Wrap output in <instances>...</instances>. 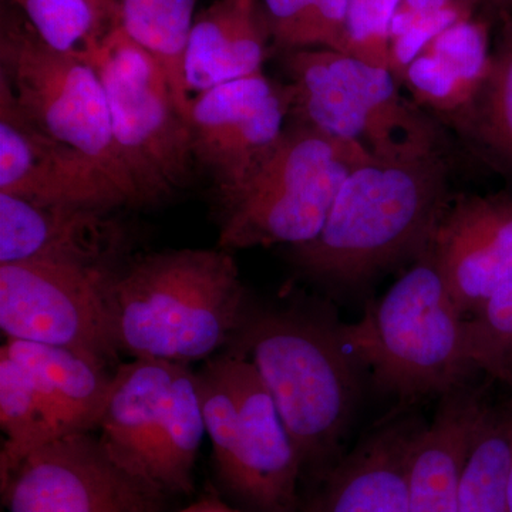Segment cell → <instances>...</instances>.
Wrapping results in <instances>:
<instances>
[{
    "label": "cell",
    "instance_id": "6da1fadb",
    "mask_svg": "<svg viewBox=\"0 0 512 512\" xmlns=\"http://www.w3.org/2000/svg\"><path fill=\"white\" fill-rule=\"evenodd\" d=\"M450 187L446 137L373 156L346 178L325 227L313 241L293 247L292 261L329 284L366 281L430 247L454 197Z\"/></svg>",
    "mask_w": 512,
    "mask_h": 512
},
{
    "label": "cell",
    "instance_id": "7a4b0ae2",
    "mask_svg": "<svg viewBox=\"0 0 512 512\" xmlns=\"http://www.w3.org/2000/svg\"><path fill=\"white\" fill-rule=\"evenodd\" d=\"M120 353L190 365L232 342L247 316L237 262L225 249L140 256L107 281Z\"/></svg>",
    "mask_w": 512,
    "mask_h": 512
},
{
    "label": "cell",
    "instance_id": "3957f363",
    "mask_svg": "<svg viewBox=\"0 0 512 512\" xmlns=\"http://www.w3.org/2000/svg\"><path fill=\"white\" fill-rule=\"evenodd\" d=\"M340 338L383 392L403 403L453 392L476 372L467 316L458 308L430 249L365 315L339 326Z\"/></svg>",
    "mask_w": 512,
    "mask_h": 512
},
{
    "label": "cell",
    "instance_id": "277c9868",
    "mask_svg": "<svg viewBox=\"0 0 512 512\" xmlns=\"http://www.w3.org/2000/svg\"><path fill=\"white\" fill-rule=\"evenodd\" d=\"M232 342L255 367L298 448L319 470L340 446L355 412L357 360L339 326L295 312L248 313Z\"/></svg>",
    "mask_w": 512,
    "mask_h": 512
},
{
    "label": "cell",
    "instance_id": "5b68a950",
    "mask_svg": "<svg viewBox=\"0 0 512 512\" xmlns=\"http://www.w3.org/2000/svg\"><path fill=\"white\" fill-rule=\"evenodd\" d=\"M372 154L298 121L241 190L221 201L218 248L225 251L313 241L346 178Z\"/></svg>",
    "mask_w": 512,
    "mask_h": 512
},
{
    "label": "cell",
    "instance_id": "8992f818",
    "mask_svg": "<svg viewBox=\"0 0 512 512\" xmlns=\"http://www.w3.org/2000/svg\"><path fill=\"white\" fill-rule=\"evenodd\" d=\"M0 90L40 133L73 148L109 175L131 207L143 205L114 138L103 83L90 60L50 49L25 16L3 13Z\"/></svg>",
    "mask_w": 512,
    "mask_h": 512
},
{
    "label": "cell",
    "instance_id": "52a82bcc",
    "mask_svg": "<svg viewBox=\"0 0 512 512\" xmlns=\"http://www.w3.org/2000/svg\"><path fill=\"white\" fill-rule=\"evenodd\" d=\"M285 56L291 121L360 144L375 157L444 138L439 120L403 96L389 69L328 49Z\"/></svg>",
    "mask_w": 512,
    "mask_h": 512
},
{
    "label": "cell",
    "instance_id": "ba28073f",
    "mask_svg": "<svg viewBox=\"0 0 512 512\" xmlns=\"http://www.w3.org/2000/svg\"><path fill=\"white\" fill-rule=\"evenodd\" d=\"M83 57L99 73L114 138L143 205L184 187L194 163L190 123L160 63L120 23Z\"/></svg>",
    "mask_w": 512,
    "mask_h": 512
},
{
    "label": "cell",
    "instance_id": "9c48e42d",
    "mask_svg": "<svg viewBox=\"0 0 512 512\" xmlns=\"http://www.w3.org/2000/svg\"><path fill=\"white\" fill-rule=\"evenodd\" d=\"M111 272L56 264L0 265V329L6 340L120 355L107 296Z\"/></svg>",
    "mask_w": 512,
    "mask_h": 512
},
{
    "label": "cell",
    "instance_id": "30bf717a",
    "mask_svg": "<svg viewBox=\"0 0 512 512\" xmlns=\"http://www.w3.org/2000/svg\"><path fill=\"white\" fill-rule=\"evenodd\" d=\"M0 484L6 512H161L165 495L117 463L92 433L36 448Z\"/></svg>",
    "mask_w": 512,
    "mask_h": 512
},
{
    "label": "cell",
    "instance_id": "8fae6325",
    "mask_svg": "<svg viewBox=\"0 0 512 512\" xmlns=\"http://www.w3.org/2000/svg\"><path fill=\"white\" fill-rule=\"evenodd\" d=\"M238 400L227 453L212 461L222 491L249 512H296L301 456L255 367L225 353Z\"/></svg>",
    "mask_w": 512,
    "mask_h": 512
},
{
    "label": "cell",
    "instance_id": "7c38bea8",
    "mask_svg": "<svg viewBox=\"0 0 512 512\" xmlns=\"http://www.w3.org/2000/svg\"><path fill=\"white\" fill-rule=\"evenodd\" d=\"M288 119L284 84L264 73L220 84L192 100V156L214 177L221 201L241 190L274 153Z\"/></svg>",
    "mask_w": 512,
    "mask_h": 512
},
{
    "label": "cell",
    "instance_id": "4fadbf2b",
    "mask_svg": "<svg viewBox=\"0 0 512 512\" xmlns=\"http://www.w3.org/2000/svg\"><path fill=\"white\" fill-rule=\"evenodd\" d=\"M0 192L36 204L111 212L131 205L96 164L40 133L0 90Z\"/></svg>",
    "mask_w": 512,
    "mask_h": 512
},
{
    "label": "cell",
    "instance_id": "5bb4252c",
    "mask_svg": "<svg viewBox=\"0 0 512 512\" xmlns=\"http://www.w3.org/2000/svg\"><path fill=\"white\" fill-rule=\"evenodd\" d=\"M430 252L464 315H474L512 279V197L454 195Z\"/></svg>",
    "mask_w": 512,
    "mask_h": 512
},
{
    "label": "cell",
    "instance_id": "9a60e30c",
    "mask_svg": "<svg viewBox=\"0 0 512 512\" xmlns=\"http://www.w3.org/2000/svg\"><path fill=\"white\" fill-rule=\"evenodd\" d=\"M124 232L110 212L0 192V265L56 264L113 272Z\"/></svg>",
    "mask_w": 512,
    "mask_h": 512
},
{
    "label": "cell",
    "instance_id": "2e32d148",
    "mask_svg": "<svg viewBox=\"0 0 512 512\" xmlns=\"http://www.w3.org/2000/svg\"><path fill=\"white\" fill-rule=\"evenodd\" d=\"M424 424H383L326 473L308 512H407L410 460Z\"/></svg>",
    "mask_w": 512,
    "mask_h": 512
},
{
    "label": "cell",
    "instance_id": "e0dca14e",
    "mask_svg": "<svg viewBox=\"0 0 512 512\" xmlns=\"http://www.w3.org/2000/svg\"><path fill=\"white\" fill-rule=\"evenodd\" d=\"M487 406L483 393L467 384L441 396L414 444L407 512H458L468 451Z\"/></svg>",
    "mask_w": 512,
    "mask_h": 512
},
{
    "label": "cell",
    "instance_id": "ac0fdd59",
    "mask_svg": "<svg viewBox=\"0 0 512 512\" xmlns=\"http://www.w3.org/2000/svg\"><path fill=\"white\" fill-rule=\"evenodd\" d=\"M2 348L32 377L60 436L99 429L116 370L60 346L9 339Z\"/></svg>",
    "mask_w": 512,
    "mask_h": 512
},
{
    "label": "cell",
    "instance_id": "d6986e66",
    "mask_svg": "<svg viewBox=\"0 0 512 512\" xmlns=\"http://www.w3.org/2000/svg\"><path fill=\"white\" fill-rule=\"evenodd\" d=\"M490 59L487 26L471 16L430 40L406 67L400 84L417 106L450 124L476 96Z\"/></svg>",
    "mask_w": 512,
    "mask_h": 512
},
{
    "label": "cell",
    "instance_id": "ffe728a7",
    "mask_svg": "<svg viewBox=\"0 0 512 512\" xmlns=\"http://www.w3.org/2000/svg\"><path fill=\"white\" fill-rule=\"evenodd\" d=\"M266 33L256 0H217L195 18L187 55L188 92H207L262 73Z\"/></svg>",
    "mask_w": 512,
    "mask_h": 512
},
{
    "label": "cell",
    "instance_id": "44dd1931",
    "mask_svg": "<svg viewBox=\"0 0 512 512\" xmlns=\"http://www.w3.org/2000/svg\"><path fill=\"white\" fill-rule=\"evenodd\" d=\"M178 365L133 359L114 372L99 437L114 460L143 481Z\"/></svg>",
    "mask_w": 512,
    "mask_h": 512
},
{
    "label": "cell",
    "instance_id": "7402d4cb",
    "mask_svg": "<svg viewBox=\"0 0 512 512\" xmlns=\"http://www.w3.org/2000/svg\"><path fill=\"white\" fill-rule=\"evenodd\" d=\"M205 430L197 373L178 365L144 478L163 494H188Z\"/></svg>",
    "mask_w": 512,
    "mask_h": 512
},
{
    "label": "cell",
    "instance_id": "603a6c76",
    "mask_svg": "<svg viewBox=\"0 0 512 512\" xmlns=\"http://www.w3.org/2000/svg\"><path fill=\"white\" fill-rule=\"evenodd\" d=\"M197 0H120V26L163 67L178 109L190 123L192 100L185 82V55Z\"/></svg>",
    "mask_w": 512,
    "mask_h": 512
},
{
    "label": "cell",
    "instance_id": "cb8c5ba5",
    "mask_svg": "<svg viewBox=\"0 0 512 512\" xmlns=\"http://www.w3.org/2000/svg\"><path fill=\"white\" fill-rule=\"evenodd\" d=\"M450 126L485 161L512 177V26L491 52L476 96Z\"/></svg>",
    "mask_w": 512,
    "mask_h": 512
},
{
    "label": "cell",
    "instance_id": "d4e9b609",
    "mask_svg": "<svg viewBox=\"0 0 512 512\" xmlns=\"http://www.w3.org/2000/svg\"><path fill=\"white\" fill-rule=\"evenodd\" d=\"M512 460V399L487 406L461 477L458 512H507Z\"/></svg>",
    "mask_w": 512,
    "mask_h": 512
},
{
    "label": "cell",
    "instance_id": "484cf974",
    "mask_svg": "<svg viewBox=\"0 0 512 512\" xmlns=\"http://www.w3.org/2000/svg\"><path fill=\"white\" fill-rule=\"evenodd\" d=\"M0 427L5 436L0 453V480L8 477L36 448L62 437L32 377L3 348L0 350Z\"/></svg>",
    "mask_w": 512,
    "mask_h": 512
},
{
    "label": "cell",
    "instance_id": "4316f807",
    "mask_svg": "<svg viewBox=\"0 0 512 512\" xmlns=\"http://www.w3.org/2000/svg\"><path fill=\"white\" fill-rule=\"evenodd\" d=\"M348 0H264L266 33L282 52L328 49L348 55Z\"/></svg>",
    "mask_w": 512,
    "mask_h": 512
},
{
    "label": "cell",
    "instance_id": "83f0119b",
    "mask_svg": "<svg viewBox=\"0 0 512 512\" xmlns=\"http://www.w3.org/2000/svg\"><path fill=\"white\" fill-rule=\"evenodd\" d=\"M36 35L50 49L84 56L120 22L100 15L89 0H16Z\"/></svg>",
    "mask_w": 512,
    "mask_h": 512
},
{
    "label": "cell",
    "instance_id": "f1b7e54d",
    "mask_svg": "<svg viewBox=\"0 0 512 512\" xmlns=\"http://www.w3.org/2000/svg\"><path fill=\"white\" fill-rule=\"evenodd\" d=\"M474 369L512 393V279L467 318Z\"/></svg>",
    "mask_w": 512,
    "mask_h": 512
},
{
    "label": "cell",
    "instance_id": "f546056e",
    "mask_svg": "<svg viewBox=\"0 0 512 512\" xmlns=\"http://www.w3.org/2000/svg\"><path fill=\"white\" fill-rule=\"evenodd\" d=\"M399 3L400 0H348L349 56L390 70V30Z\"/></svg>",
    "mask_w": 512,
    "mask_h": 512
},
{
    "label": "cell",
    "instance_id": "4dcf8cb0",
    "mask_svg": "<svg viewBox=\"0 0 512 512\" xmlns=\"http://www.w3.org/2000/svg\"><path fill=\"white\" fill-rule=\"evenodd\" d=\"M476 0H400L394 15L390 36L400 32L412 23L434 18L451 10L473 12L477 8Z\"/></svg>",
    "mask_w": 512,
    "mask_h": 512
},
{
    "label": "cell",
    "instance_id": "1f68e13d",
    "mask_svg": "<svg viewBox=\"0 0 512 512\" xmlns=\"http://www.w3.org/2000/svg\"><path fill=\"white\" fill-rule=\"evenodd\" d=\"M178 512H249L238 505L225 503L217 497H205Z\"/></svg>",
    "mask_w": 512,
    "mask_h": 512
},
{
    "label": "cell",
    "instance_id": "d6a6232c",
    "mask_svg": "<svg viewBox=\"0 0 512 512\" xmlns=\"http://www.w3.org/2000/svg\"><path fill=\"white\" fill-rule=\"evenodd\" d=\"M89 2L99 10L100 15H103L110 22H120V0H89Z\"/></svg>",
    "mask_w": 512,
    "mask_h": 512
},
{
    "label": "cell",
    "instance_id": "836d02e7",
    "mask_svg": "<svg viewBox=\"0 0 512 512\" xmlns=\"http://www.w3.org/2000/svg\"><path fill=\"white\" fill-rule=\"evenodd\" d=\"M477 5H487L491 8L503 10L512 6V0H476Z\"/></svg>",
    "mask_w": 512,
    "mask_h": 512
},
{
    "label": "cell",
    "instance_id": "e575fe53",
    "mask_svg": "<svg viewBox=\"0 0 512 512\" xmlns=\"http://www.w3.org/2000/svg\"><path fill=\"white\" fill-rule=\"evenodd\" d=\"M507 512H512V460L507 485Z\"/></svg>",
    "mask_w": 512,
    "mask_h": 512
}]
</instances>
